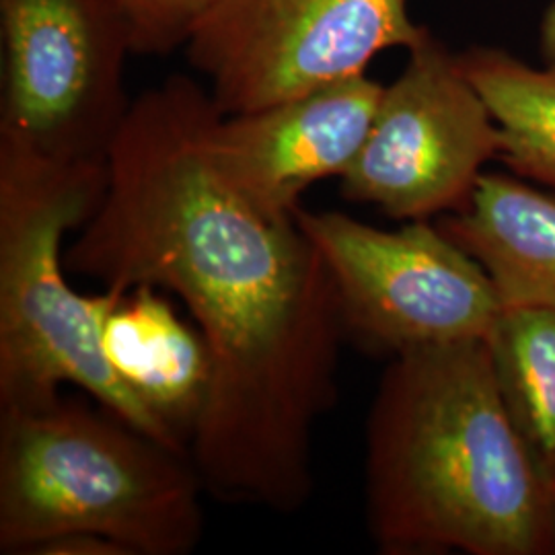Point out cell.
<instances>
[{"label":"cell","mask_w":555,"mask_h":555,"mask_svg":"<svg viewBox=\"0 0 555 555\" xmlns=\"http://www.w3.org/2000/svg\"><path fill=\"white\" fill-rule=\"evenodd\" d=\"M552 554H555V513H554V552Z\"/></svg>","instance_id":"obj_17"},{"label":"cell","mask_w":555,"mask_h":555,"mask_svg":"<svg viewBox=\"0 0 555 555\" xmlns=\"http://www.w3.org/2000/svg\"><path fill=\"white\" fill-rule=\"evenodd\" d=\"M105 291L103 354L121 385L190 455L212 383L204 337L155 286Z\"/></svg>","instance_id":"obj_10"},{"label":"cell","mask_w":555,"mask_h":555,"mask_svg":"<svg viewBox=\"0 0 555 555\" xmlns=\"http://www.w3.org/2000/svg\"><path fill=\"white\" fill-rule=\"evenodd\" d=\"M297 220L330 266L346 334L373 350L486 341L504 311L486 270L433 220L385 231L305 208Z\"/></svg>","instance_id":"obj_6"},{"label":"cell","mask_w":555,"mask_h":555,"mask_svg":"<svg viewBox=\"0 0 555 555\" xmlns=\"http://www.w3.org/2000/svg\"><path fill=\"white\" fill-rule=\"evenodd\" d=\"M486 344L516 433L555 500V311L504 309Z\"/></svg>","instance_id":"obj_13"},{"label":"cell","mask_w":555,"mask_h":555,"mask_svg":"<svg viewBox=\"0 0 555 555\" xmlns=\"http://www.w3.org/2000/svg\"><path fill=\"white\" fill-rule=\"evenodd\" d=\"M107 160H64L0 137V412L38 410L77 385L142 435L188 455L112 371L101 344L109 293L80 295L62 243L98 210Z\"/></svg>","instance_id":"obj_3"},{"label":"cell","mask_w":555,"mask_h":555,"mask_svg":"<svg viewBox=\"0 0 555 555\" xmlns=\"http://www.w3.org/2000/svg\"><path fill=\"white\" fill-rule=\"evenodd\" d=\"M437 224L486 270L504 309L555 311V192L483 173L467 206Z\"/></svg>","instance_id":"obj_11"},{"label":"cell","mask_w":555,"mask_h":555,"mask_svg":"<svg viewBox=\"0 0 555 555\" xmlns=\"http://www.w3.org/2000/svg\"><path fill=\"white\" fill-rule=\"evenodd\" d=\"M428 34L410 0H224L183 50L220 114L237 116L366 75Z\"/></svg>","instance_id":"obj_7"},{"label":"cell","mask_w":555,"mask_h":555,"mask_svg":"<svg viewBox=\"0 0 555 555\" xmlns=\"http://www.w3.org/2000/svg\"><path fill=\"white\" fill-rule=\"evenodd\" d=\"M220 109L173 75L132 101L98 210L64 254L105 288L185 305L212 360L190 459L210 496L280 515L313 494V438L337 399L346 334L336 282L297 217L274 219L222 178Z\"/></svg>","instance_id":"obj_1"},{"label":"cell","mask_w":555,"mask_h":555,"mask_svg":"<svg viewBox=\"0 0 555 555\" xmlns=\"http://www.w3.org/2000/svg\"><path fill=\"white\" fill-rule=\"evenodd\" d=\"M502 132L442 41L428 34L383 87L371 132L339 179L341 196L396 220H433L467 206Z\"/></svg>","instance_id":"obj_8"},{"label":"cell","mask_w":555,"mask_h":555,"mask_svg":"<svg viewBox=\"0 0 555 555\" xmlns=\"http://www.w3.org/2000/svg\"><path fill=\"white\" fill-rule=\"evenodd\" d=\"M206 492L190 455L101 408L64 401L0 412V554L36 555L64 535L112 539L130 555H185Z\"/></svg>","instance_id":"obj_4"},{"label":"cell","mask_w":555,"mask_h":555,"mask_svg":"<svg viewBox=\"0 0 555 555\" xmlns=\"http://www.w3.org/2000/svg\"><path fill=\"white\" fill-rule=\"evenodd\" d=\"M36 555H130L119 543L91 533L64 535L41 545Z\"/></svg>","instance_id":"obj_15"},{"label":"cell","mask_w":555,"mask_h":555,"mask_svg":"<svg viewBox=\"0 0 555 555\" xmlns=\"http://www.w3.org/2000/svg\"><path fill=\"white\" fill-rule=\"evenodd\" d=\"M554 513L486 341L391 358L366 420V518L380 554H552Z\"/></svg>","instance_id":"obj_2"},{"label":"cell","mask_w":555,"mask_h":555,"mask_svg":"<svg viewBox=\"0 0 555 555\" xmlns=\"http://www.w3.org/2000/svg\"><path fill=\"white\" fill-rule=\"evenodd\" d=\"M541 54L547 62H555V0L545 11L541 21V36H539Z\"/></svg>","instance_id":"obj_16"},{"label":"cell","mask_w":555,"mask_h":555,"mask_svg":"<svg viewBox=\"0 0 555 555\" xmlns=\"http://www.w3.org/2000/svg\"><path fill=\"white\" fill-rule=\"evenodd\" d=\"M383 87L358 75L263 109L220 116L210 134L212 159L259 212L293 219L311 185L341 179L352 167Z\"/></svg>","instance_id":"obj_9"},{"label":"cell","mask_w":555,"mask_h":555,"mask_svg":"<svg viewBox=\"0 0 555 555\" xmlns=\"http://www.w3.org/2000/svg\"><path fill=\"white\" fill-rule=\"evenodd\" d=\"M224 0H121L134 34L137 54L167 56L183 50Z\"/></svg>","instance_id":"obj_14"},{"label":"cell","mask_w":555,"mask_h":555,"mask_svg":"<svg viewBox=\"0 0 555 555\" xmlns=\"http://www.w3.org/2000/svg\"><path fill=\"white\" fill-rule=\"evenodd\" d=\"M0 137L56 159L107 160L134 101L121 0H0Z\"/></svg>","instance_id":"obj_5"},{"label":"cell","mask_w":555,"mask_h":555,"mask_svg":"<svg viewBox=\"0 0 555 555\" xmlns=\"http://www.w3.org/2000/svg\"><path fill=\"white\" fill-rule=\"evenodd\" d=\"M502 132V155L516 178L555 190V62L537 68L498 48L456 54Z\"/></svg>","instance_id":"obj_12"}]
</instances>
